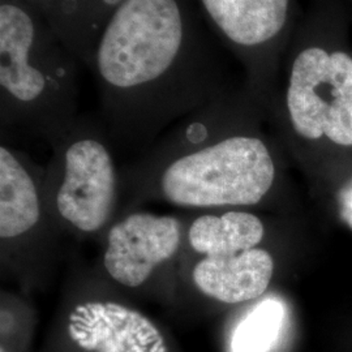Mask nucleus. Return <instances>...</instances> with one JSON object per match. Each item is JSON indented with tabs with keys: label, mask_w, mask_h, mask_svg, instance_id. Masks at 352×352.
I'll return each instance as SVG.
<instances>
[{
	"label": "nucleus",
	"mask_w": 352,
	"mask_h": 352,
	"mask_svg": "<svg viewBox=\"0 0 352 352\" xmlns=\"http://www.w3.org/2000/svg\"><path fill=\"white\" fill-rule=\"evenodd\" d=\"M336 0H316L283 56L282 104L295 138L352 146V50ZM278 75V76H279Z\"/></svg>",
	"instance_id": "4"
},
{
	"label": "nucleus",
	"mask_w": 352,
	"mask_h": 352,
	"mask_svg": "<svg viewBox=\"0 0 352 352\" xmlns=\"http://www.w3.org/2000/svg\"><path fill=\"white\" fill-rule=\"evenodd\" d=\"M45 166L7 141L0 145V267L3 282L25 296L50 287L64 236L43 193Z\"/></svg>",
	"instance_id": "7"
},
{
	"label": "nucleus",
	"mask_w": 352,
	"mask_h": 352,
	"mask_svg": "<svg viewBox=\"0 0 352 352\" xmlns=\"http://www.w3.org/2000/svg\"><path fill=\"white\" fill-rule=\"evenodd\" d=\"M45 352H176L173 340L132 299L90 266L64 285Z\"/></svg>",
	"instance_id": "9"
},
{
	"label": "nucleus",
	"mask_w": 352,
	"mask_h": 352,
	"mask_svg": "<svg viewBox=\"0 0 352 352\" xmlns=\"http://www.w3.org/2000/svg\"><path fill=\"white\" fill-rule=\"evenodd\" d=\"M37 11L82 65L93 54L109 20L124 0H24Z\"/></svg>",
	"instance_id": "11"
},
{
	"label": "nucleus",
	"mask_w": 352,
	"mask_h": 352,
	"mask_svg": "<svg viewBox=\"0 0 352 352\" xmlns=\"http://www.w3.org/2000/svg\"><path fill=\"white\" fill-rule=\"evenodd\" d=\"M256 101L245 88L230 89L170 126L122 167L120 213L151 202L204 213L264 201L278 164L257 131Z\"/></svg>",
	"instance_id": "2"
},
{
	"label": "nucleus",
	"mask_w": 352,
	"mask_h": 352,
	"mask_svg": "<svg viewBox=\"0 0 352 352\" xmlns=\"http://www.w3.org/2000/svg\"><path fill=\"white\" fill-rule=\"evenodd\" d=\"M190 214L133 209L119 214L100 238L93 270L129 299L177 307L179 269Z\"/></svg>",
	"instance_id": "8"
},
{
	"label": "nucleus",
	"mask_w": 352,
	"mask_h": 352,
	"mask_svg": "<svg viewBox=\"0 0 352 352\" xmlns=\"http://www.w3.org/2000/svg\"><path fill=\"white\" fill-rule=\"evenodd\" d=\"M0 352H6L4 350H0Z\"/></svg>",
	"instance_id": "14"
},
{
	"label": "nucleus",
	"mask_w": 352,
	"mask_h": 352,
	"mask_svg": "<svg viewBox=\"0 0 352 352\" xmlns=\"http://www.w3.org/2000/svg\"><path fill=\"white\" fill-rule=\"evenodd\" d=\"M81 62L24 0H0V128L52 146L78 119Z\"/></svg>",
	"instance_id": "3"
},
{
	"label": "nucleus",
	"mask_w": 352,
	"mask_h": 352,
	"mask_svg": "<svg viewBox=\"0 0 352 352\" xmlns=\"http://www.w3.org/2000/svg\"><path fill=\"white\" fill-rule=\"evenodd\" d=\"M221 47L196 0H124L90 65L113 148L141 154L234 88Z\"/></svg>",
	"instance_id": "1"
},
{
	"label": "nucleus",
	"mask_w": 352,
	"mask_h": 352,
	"mask_svg": "<svg viewBox=\"0 0 352 352\" xmlns=\"http://www.w3.org/2000/svg\"><path fill=\"white\" fill-rule=\"evenodd\" d=\"M204 19L239 62L257 101L276 88L289 41L299 24L296 0H196Z\"/></svg>",
	"instance_id": "10"
},
{
	"label": "nucleus",
	"mask_w": 352,
	"mask_h": 352,
	"mask_svg": "<svg viewBox=\"0 0 352 352\" xmlns=\"http://www.w3.org/2000/svg\"><path fill=\"white\" fill-rule=\"evenodd\" d=\"M264 221L238 209L192 213L179 269L176 309L236 305L263 296L274 273L273 253L261 247Z\"/></svg>",
	"instance_id": "5"
},
{
	"label": "nucleus",
	"mask_w": 352,
	"mask_h": 352,
	"mask_svg": "<svg viewBox=\"0 0 352 352\" xmlns=\"http://www.w3.org/2000/svg\"><path fill=\"white\" fill-rule=\"evenodd\" d=\"M285 321V308L276 299H266L248 312L234 330L232 352H267L277 342Z\"/></svg>",
	"instance_id": "12"
},
{
	"label": "nucleus",
	"mask_w": 352,
	"mask_h": 352,
	"mask_svg": "<svg viewBox=\"0 0 352 352\" xmlns=\"http://www.w3.org/2000/svg\"><path fill=\"white\" fill-rule=\"evenodd\" d=\"M340 217L352 228V179L340 195Z\"/></svg>",
	"instance_id": "13"
},
{
	"label": "nucleus",
	"mask_w": 352,
	"mask_h": 352,
	"mask_svg": "<svg viewBox=\"0 0 352 352\" xmlns=\"http://www.w3.org/2000/svg\"><path fill=\"white\" fill-rule=\"evenodd\" d=\"M350 3H351V4H352V0H350Z\"/></svg>",
	"instance_id": "15"
},
{
	"label": "nucleus",
	"mask_w": 352,
	"mask_h": 352,
	"mask_svg": "<svg viewBox=\"0 0 352 352\" xmlns=\"http://www.w3.org/2000/svg\"><path fill=\"white\" fill-rule=\"evenodd\" d=\"M43 193L64 238L100 239L122 212V167L101 116L80 115L55 142Z\"/></svg>",
	"instance_id": "6"
}]
</instances>
